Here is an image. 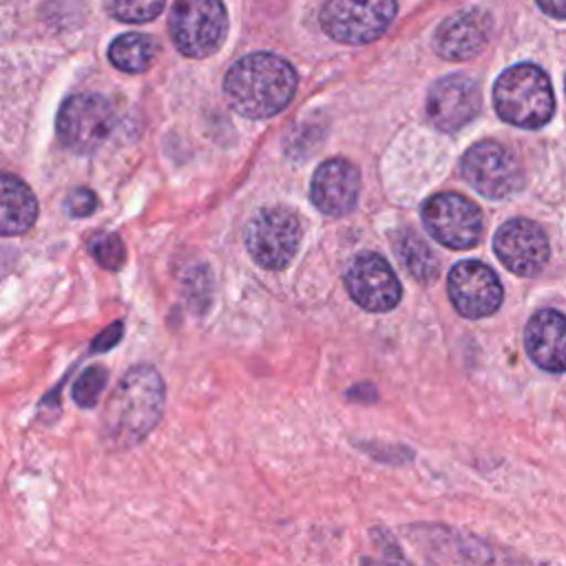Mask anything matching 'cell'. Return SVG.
<instances>
[{
  "label": "cell",
  "instance_id": "1",
  "mask_svg": "<svg viewBox=\"0 0 566 566\" xmlns=\"http://www.w3.org/2000/svg\"><path fill=\"white\" fill-rule=\"evenodd\" d=\"M296 91V71L274 53H250L223 80L228 104L243 117L265 119L281 113Z\"/></svg>",
  "mask_w": 566,
  "mask_h": 566
},
{
  "label": "cell",
  "instance_id": "2",
  "mask_svg": "<svg viewBox=\"0 0 566 566\" xmlns=\"http://www.w3.org/2000/svg\"><path fill=\"white\" fill-rule=\"evenodd\" d=\"M164 380L155 367L137 365L124 374L104 409V436L115 447L137 444L164 409Z\"/></svg>",
  "mask_w": 566,
  "mask_h": 566
},
{
  "label": "cell",
  "instance_id": "3",
  "mask_svg": "<svg viewBox=\"0 0 566 566\" xmlns=\"http://www.w3.org/2000/svg\"><path fill=\"white\" fill-rule=\"evenodd\" d=\"M493 106L513 126L542 128L555 111L548 75L528 62L502 71L493 86Z\"/></svg>",
  "mask_w": 566,
  "mask_h": 566
},
{
  "label": "cell",
  "instance_id": "4",
  "mask_svg": "<svg viewBox=\"0 0 566 566\" xmlns=\"http://www.w3.org/2000/svg\"><path fill=\"white\" fill-rule=\"evenodd\" d=\"M228 31L221 0H177L170 9V38L188 57L212 55Z\"/></svg>",
  "mask_w": 566,
  "mask_h": 566
},
{
  "label": "cell",
  "instance_id": "5",
  "mask_svg": "<svg viewBox=\"0 0 566 566\" xmlns=\"http://www.w3.org/2000/svg\"><path fill=\"white\" fill-rule=\"evenodd\" d=\"M460 172L486 199H506L524 186V170L517 157L493 139L473 144L460 161Z\"/></svg>",
  "mask_w": 566,
  "mask_h": 566
},
{
  "label": "cell",
  "instance_id": "6",
  "mask_svg": "<svg viewBox=\"0 0 566 566\" xmlns=\"http://www.w3.org/2000/svg\"><path fill=\"white\" fill-rule=\"evenodd\" d=\"M243 239L250 256L261 268L283 270L298 250L301 221L283 206L263 208L248 221Z\"/></svg>",
  "mask_w": 566,
  "mask_h": 566
},
{
  "label": "cell",
  "instance_id": "7",
  "mask_svg": "<svg viewBox=\"0 0 566 566\" xmlns=\"http://www.w3.org/2000/svg\"><path fill=\"white\" fill-rule=\"evenodd\" d=\"M396 15V0H325L321 27L345 44H367L385 33Z\"/></svg>",
  "mask_w": 566,
  "mask_h": 566
},
{
  "label": "cell",
  "instance_id": "8",
  "mask_svg": "<svg viewBox=\"0 0 566 566\" xmlns=\"http://www.w3.org/2000/svg\"><path fill=\"white\" fill-rule=\"evenodd\" d=\"M422 223L427 232L451 250H469L480 241L482 212L458 192H438L422 203Z\"/></svg>",
  "mask_w": 566,
  "mask_h": 566
},
{
  "label": "cell",
  "instance_id": "9",
  "mask_svg": "<svg viewBox=\"0 0 566 566\" xmlns=\"http://www.w3.org/2000/svg\"><path fill=\"white\" fill-rule=\"evenodd\" d=\"M115 113L106 97L77 93L64 99L57 113V137L75 153L95 150L113 130Z\"/></svg>",
  "mask_w": 566,
  "mask_h": 566
},
{
  "label": "cell",
  "instance_id": "10",
  "mask_svg": "<svg viewBox=\"0 0 566 566\" xmlns=\"http://www.w3.org/2000/svg\"><path fill=\"white\" fill-rule=\"evenodd\" d=\"M447 292L453 307L464 318H484L502 305V283L495 272L480 261H460L449 270Z\"/></svg>",
  "mask_w": 566,
  "mask_h": 566
},
{
  "label": "cell",
  "instance_id": "11",
  "mask_svg": "<svg viewBox=\"0 0 566 566\" xmlns=\"http://www.w3.org/2000/svg\"><path fill=\"white\" fill-rule=\"evenodd\" d=\"M493 250L500 263L513 274L535 276L548 261V237L539 223L517 217L497 228Z\"/></svg>",
  "mask_w": 566,
  "mask_h": 566
},
{
  "label": "cell",
  "instance_id": "12",
  "mask_svg": "<svg viewBox=\"0 0 566 566\" xmlns=\"http://www.w3.org/2000/svg\"><path fill=\"white\" fill-rule=\"evenodd\" d=\"M349 296L367 312H389L398 305L402 287L391 265L376 252H360L345 272Z\"/></svg>",
  "mask_w": 566,
  "mask_h": 566
},
{
  "label": "cell",
  "instance_id": "13",
  "mask_svg": "<svg viewBox=\"0 0 566 566\" xmlns=\"http://www.w3.org/2000/svg\"><path fill=\"white\" fill-rule=\"evenodd\" d=\"M480 111V88L467 75H447L433 82L427 93V117L444 133L460 130Z\"/></svg>",
  "mask_w": 566,
  "mask_h": 566
},
{
  "label": "cell",
  "instance_id": "14",
  "mask_svg": "<svg viewBox=\"0 0 566 566\" xmlns=\"http://www.w3.org/2000/svg\"><path fill=\"white\" fill-rule=\"evenodd\" d=\"M358 190H360V172L352 161L343 157L323 161L314 170V177L310 184V197L314 206L329 217L347 214L358 201Z\"/></svg>",
  "mask_w": 566,
  "mask_h": 566
},
{
  "label": "cell",
  "instance_id": "15",
  "mask_svg": "<svg viewBox=\"0 0 566 566\" xmlns=\"http://www.w3.org/2000/svg\"><path fill=\"white\" fill-rule=\"evenodd\" d=\"M491 35V18L482 9H464L447 20L433 33V49L444 60H469L478 55Z\"/></svg>",
  "mask_w": 566,
  "mask_h": 566
},
{
  "label": "cell",
  "instance_id": "16",
  "mask_svg": "<svg viewBox=\"0 0 566 566\" xmlns=\"http://www.w3.org/2000/svg\"><path fill=\"white\" fill-rule=\"evenodd\" d=\"M524 347L544 371H566V316L557 310H539L524 329Z\"/></svg>",
  "mask_w": 566,
  "mask_h": 566
},
{
  "label": "cell",
  "instance_id": "17",
  "mask_svg": "<svg viewBox=\"0 0 566 566\" xmlns=\"http://www.w3.org/2000/svg\"><path fill=\"white\" fill-rule=\"evenodd\" d=\"M38 217L33 190L15 175L0 170V237L27 232Z\"/></svg>",
  "mask_w": 566,
  "mask_h": 566
},
{
  "label": "cell",
  "instance_id": "18",
  "mask_svg": "<svg viewBox=\"0 0 566 566\" xmlns=\"http://www.w3.org/2000/svg\"><path fill=\"white\" fill-rule=\"evenodd\" d=\"M396 254L405 270L420 283H431L438 276V259L427 241L411 228H405L396 237Z\"/></svg>",
  "mask_w": 566,
  "mask_h": 566
},
{
  "label": "cell",
  "instance_id": "19",
  "mask_svg": "<svg viewBox=\"0 0 566 566\" xmlns=\"http://www.w3.org/2000/svg\"><path fill=\"white\" fill-rule=\"evenodd\" d=\"M157 55V44L144 33H122L108 46V60L113 66L126 73L146 71Z\"/></svg>",
  "mask_w": 566,
  "mask_h": 566
},
{
  "label": "cell",
  "instance_id": "20",
  "mask_svg": "<svg viewBox=\"0 0 566 566\" xmlns=\"http://www.w3.org/2000/svg\"><path fill=\"white\" fill-rule=\"evenodd\" d=\"M166 0H106L108 13L122 22H148L157 18Z\"/></svg>",
  "mask_w": 566,
  "mask_h": 566
},
{
  "label": "cell",
  "instance_id": "21",
  "mask_svg": "<svg viewBox=\"0 0 566 566\" xmlns=\"http://www.w3.org/2000/svg\"><path fill=\"white\" fill-rule=\"evenodd\" d=\"M106 380H108V374L104 367H88L82 371V376L75 380L73 385V400L84 407V409H91L95 407L102 389L106 387Z\"/></svg>",
  "mask_w": 566,
  "mask_h": 566
},
{
  "label": "cell",
  "instance_id": "22",
  "mask_svg": "<svg viewBox=\"0 0 566 566\" xmlns=\"http://www.w3.org/2000/svg\"><path fill=\"white\" fill-rule=\"evenodd\" d=\"M93 259L106 270H119L126 259V248L117 234H99L91 241Z\"/></svg>",
  "mask_w": 566,
  "mask_h": 566
},
{
  "label": "cell",
  "instance_id": "23",
  "mask_svg": "<svg viewBox=\"0 0 566 566\" xmlns=\"http://www.w3.org/2000/svg\"><path fill=\"white\" fill-rule=\"evenodd\" d=\"M66 206H69L73 217H86V214H91L97 208V197L93 195V190L80 188V190L71 192Z\"/></svg>",
  "mask_w": 566,
  "mask_h": 566
},
{
  "label": "cell",
  "instance_id": "24",
  "mask_svg": "<svg viewBox=\"0 0 566 566\" xmlns=\"http://www.w3.org/2000/svg\"><path fill=\"white\" fill-rule=\"evenodd\" d=\"M122 329H124V325H122V323H113L111 327H106V329L95 338L93 349H108V347H113V345L119 340Z\"/></svg>",
  "mask_w": 566,
  "mask_h": 566
},
{
  "label": "cell",
  "instance_id": "25",
  "mask_svg": "<svg viewBox=\"0 0 566 566\" xmlns=\"http://www.w3.org/2000/svg\"><path fill=\"white\" fill-rule=\"evenodd\" d=\"M537 4L553 18H566V0H537Z\"/></svg>",
  "mask_w": 566,
  "mask_h": 566
}]
</instances>
